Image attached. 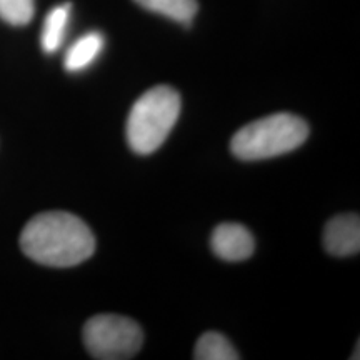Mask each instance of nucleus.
I'll return each mask as SVG.
<instances>
[{"label": "nucleus", "instance_id": "1", "mask_svg": "<svg viewBox=\"0 0 360 360\" xmlns=\"http://www.w3.org/2000/svg\"><path fill=\"white\" fill-rule=\"evenodd\" d=\"M20 249L47 267H74L96 252L89 225L69 212H45L30 219L20 233Z\"/></svg>", "mask_w": 360, "mask_h": 360}, {"label": "nucleus", "instance_id": "2", "mask_svg": "<svg viewBox=\"0 0 360 360\" xmlns=\"http://www.w3.org/2000/svg\"><path fill=\"white\" fill-rule=\"evenodd\" d=\"M180 115V96L169 85H157L135 101L127 119V142L135 154H154L167 141Z\"/></svg>", "mask_w": 360, "mask_h": 360}, {"label": "nucleus", "instance_id": "3", "mask_svg": "<svg viewBox=\"0 0 360 360\" xmlns=\"http://www.w3.org/2000/svg\"><path fill=\"white\" fill-rule=\"evenodd\" d=\"M309 137V124L287 112H278L247 124L231 141L232 154L240 160H264L295 150Z\"/></svg>", "mask_w": 360, "mask_h": 360}, {"label": "nucleus", "instance_id": "4", "mask_svg": "<svg viewBox=\"0 0 360 360\" xmlns=\"http://www.w3.org/2000/svg\"><path fill=\"white\" fill-rule=\"evenodd\" d=\"M85 349L98 360L132 359L142 349V328L132 319L117 314H98L84 326Z\"/></svg>", "mask_w": 360, "mask_h": 360}, {"label": "nucleus", "instance_id": "5", "mask_svg": "<svg viewBox=\"0 0 360 360\" xmlns=\"http://www.w3.org/2000/svg\"><path fill=\"white\" fill-rule=\"evenodd\" d=\"M214 254L227 262H240L254 254L255 240L250 231L240 224H220L210 238Z\"/></svg>", "mask_w": 360, "mask_h": 360}, {"label": "nucleus", "instance_id": "6", "mask_svg": "<svg viewBox=\"0 0 360 360\" xmlns=\"http://www.w3.org/2000/svg\"><path fill=\"white\" fill-rule=\"evenodd\" d=\"M323 245L335 257H349L360 250V217L357 214L337 215L323 229Z\"/></svg>", "mask_w": 360, "mask_h": 360}, {"label": "nucleus", "instance_id": "7", "mask_svg": "<svg viewBox=\"0 0 360 360\" xmlns=\"http://www.w3.org/2000/svg\"><path fill=\"white\" fill-rule=\"evenodd\" d=\"M105 45L101 32H89L75 40L65 53L64 67L69 72H82L97 60Z\"/></svg>", "mask_w": 360, "mask_h": 360}, {"label": "nucleus", "instance_id": "8", "mask_svg": "<svg viewBox=\"0 0 360 360\" xmlns=\"http://www.w3.org/2000/svg\"><path fill=\"white\" fill-rule=\"evenodd\" d=\"M70 4H62V6H56L51 12L45 15L42 35H40V44H42V51L45 53H53L64 44L67 25H69L70 19Z\"/></svg>", "mask_w": 360, "mask_h": 360}, {"label": "nucleus", "instance_id": "9", "mask_svg": "<svg viewBox=\"0 0 360 360\" xmlns=\"http://www.w3.org/2000/svg\"><path fill=\"white\" fill-rule=\"evenodd\" d=\"M134 2L146 11L160 13V15L184 25H191L199 11L197 0H134Z\"/></svg>", "mask_w": 360, "mask_h": 360}, {"label": "nucleus", "instance_id": "10", "mask_svg": "<svg viewBox=\"0 0 360 360\" xmlns=\"http://www.w3.org/2000/svg\"><path fill=\"white\" fill-rule=\"evenodd\" d=\"M193 359L197 360H238L240 355L233 349L231 340L219 332H205L197 340Z\"/></svg>", "mask_w": 360, "mask_h": 360}, {"label": "nucleus", "instance_id": "11", "mask_svg": "<svg viewBox=\"0 0 360 360\" xmlns=\"http://www.w3.org/2000/svg\"><path fill=\"white\" fill-rule=\"evenodd\" d=\"M34 12V0H0V19L11 25H27Z\"/></svg>", "mask_w": 360, "mask_h": 360}]
</instances>
